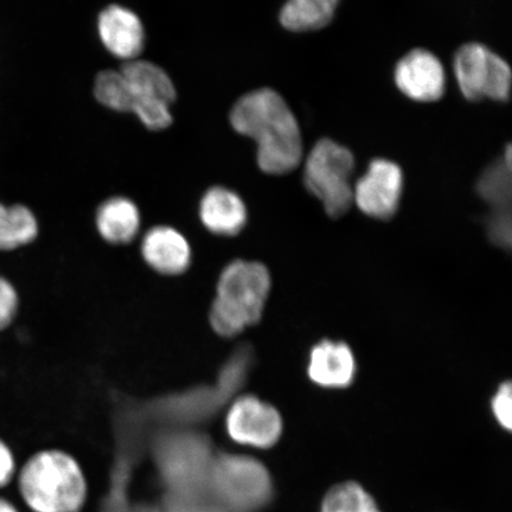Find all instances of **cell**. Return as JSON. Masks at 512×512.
Listing matches in <instances>:
<instances>
[{"mask_svg":"<svg viewBox=\"0 0 512 512\" xmlns=\"http://www.w3.org/2000/svg\"><path fill=\"white\" fill-rule=\"evenodd\" d=\"M230 124L258 144V164L270 175H286L303 160L298 121L281 96L270 88L243 95L230 112Z\"/></svg>","mask_w":512,"mask_h":512,"instance_id":"cell-1","label":"cell"},{"mask_svg":"<svg viewBox=\"0 0 512 512\" xmlns=\"http://www.w3.org/2000/svg\"><path fill=\"white\" fill-rule=\"evenodd\" d=\"M22 501L32 512H81L88 496L81 465L60 450L31 456L17 472Z\"/></svg>","mask_w":512,"mask_h":512,"instance_id":"cell-2","label":"cell"},{"mask_svg":"<svg viewBox=\"0 0 512 512\" xmlns=\"http://www.w3.org/2000/svg\"><path fill=\"white\" fill-rule=\"evenodd\" d=\"M271 274L256 261L236 260L224 268L210 309V324L222 337H233L259 323L271 291Z\"/></svg>","mask_w":512,"mask_h":512,"instance_id":"cell-3","label":"cell"},{"mask_svg":"<svg viewBox=\"0 0 512 512\" xmlns=\"http://www.w3.org/2000/svg\"><path fill=\"white\" fill-rule=\"evenodd\" d=\"M355 159L347 147L322 139L307 156L304 183L307 190L322 202L332 219L343 216L354 202L350 178Z\"/></svg>","mask_w":512,"mask_h":512,"instance_id":"cell-4","label":"cell"},{"mask_svg":"<svg viewBox=\"0 0 512 512\" xmlns=\"http://www.w3.org/2000/svg\"><path fill=\"white\" fill-rule=\"evenodd\" d=\"M214 488L235 512H255L272 501L273 482L264 464L251 457L223 454L211 471Z\"/></svg>","mask_w":512,"mask_h":512,"instance_id":"cell-5","label":"cell"},{"mask_svg":"<svg viewBox=\"0 0 512 512\" xmlns=\"http://www.w3.org/2000/svg\"><path fill=\"white\" fill-rule=\"evenodd\" d=\"M130 93L131 110L152 131L164 130L172 123L170 106L176 89L170 76L151 62L128 61L119 70Z\"/></svg>","mask_w":512,"mask_h":512,"instance_id":"cell-6","label":"cell"},{"mask_svg":"<svg viewBox=\"0 0 512 512\" xmlns=\"http://www.w3.org/2000/svg\"><path fill=\"white\" fill-rule=\"evenodd\" d=\"M460 91L467 100L507 101L510 96L509 64L479 43L465 44L454 57Z\"/></svg>","mask_w":512,"mask_h":512,"instance_id":"cell-7","label":"cell"},{"mask_svg":"<svg viewBox=\"0 0 512 512\" xmlns=\"http://www.w3.org/2000/svg\"><path fill=\"white\" fill-rule=\"evenodd\" d=\"M283 419L277 408L256 396H242L230 406L226 428L236 444L254 448L273 447L283 434Z\"/></svg>","mask_w":512,"mask_h":512,"instance_id":"cell-8","label":"cell"},{"mask_svg":"<svg viewBox=\"0 0 512 512\" xmlns=\"http://www.w3.org/2000/svg\"><path fill=\"white\" fill-rule=\"evenodd\" d=\"M403 189L402 170L386 159H375L367 174L354 188V202L358 209L376 220L393 219L400 206Z\"/></svg>","mask_w":512,"mask_h":512,"instance_id":"cell-9","label":"cell"},{"mask_svg":"<svg viewBox=\"0 0 512 512\" xmlns=\"http://www.w3.org/2000/svg\"><path fill=\"white\" fill-rule=\"evenodd\" d=\"M394 76L400 91L415 101H437L445 93L443 64L430 51L412 50L398 63Z\"/></svg>","mask_w":512,"mask_h":512,"instance_id":"cell-10","label":"cell"},{"mask_svg":"<svg viewBox=\"0 0 512 512\" xmlns=\"http://www.w3.org/2000/svg\"><path fill=\"white\" fill-rule=\"evenodd\" d=\"M98 31L105 48L120 60H137L144 50V25L133 11L123 6L111 5L102 11Z\"/></svg>","mask_w":512,"mask_h":512,"instance_id":"cell-11","label":"cell"},{"mask_svg":"<svg viewBox=\"0 0 512 512\" xmlns=\"http://www.w3.org/2000/svg\"><path fill=\"white\" fill-rule=\"evenodd\" d=\"M357 366L354 352L343 342H319L310 351L307 375L319 387L343 389L351 386Z\"/></svg>","mask_w":512,"mask_h":512,"instance_id":"cell-12","label":"cell"},{"mask_svg":"<svg viewBox=\"0 0 512 512\" xmlns=\"http://www.w3.org/2000/svg\"><path fill=\"white\" fill-rule=\"evenodd\" d=\"M142 252L153 270L166 275L183 273L190 265L191 248L187 239L171 227H156L145 235Z\"/></svg>","mask_w":512,"mask_h":512,"instance_id":"cell-13","label":"cell"},{"mask_svg":"<svg viewBox=\"0 0 512 512\" xmlns=\"http://www.w3.org/2000/svg\"><path fill=\"white\" fill-rule=\"evenodd\" d=\"M201 220L210 232L222 236L239 234L247 223V208L234 191L215 187L203 196Z\"/></svg>","mask_w":512,"mask_h":512,"instance_id":"cell-14","label":"cell"},{"mask_svg":"<svg viewBox=\"0 0 512 512\" xmlns=\"http://www.w3.org/2000/svg\"><path fill=\"white\" fill-rule=\"evenodd\" d=\"M96 227L106 241L114 245L130 242L140 228L139 210L124 197H113L102 203L96 213Z\"/></svg>","mask_w":512,"mask_h":512,"instance_id":"cell-15","label":"cell"},{"mask_svg":"<svg viewBox=\"0 0 512 512\" xmlns=\"http://www.w3.org/2000/svg\"><path fill=\"white\" fill-rule=\"evenodd\" d=\"M339 0H288L280 11L287 30L309 32L323 29L334 19Z\"/></svg>","mask_w":512,"mask_h":512,"instance_id":"cell-16","label":"cell"},{"mask_svg":"<svg viewBox=\"0 0 512 512\" xmlns=\"http://www.w3.org/2000/svg\"><path fill=\"white\" fill-rule=\"evenodd\" d=\"M477 192L489 204L490 214L510 213L511 200V147L502 160L490 166L478 179Z\"/></svg>","mask_w":512,"mask_h":512,"instance_id":"cell-17","label":"cell"},{"mask_svg":"<svg viewBox=\"0 0 512 512\" xmlns=\"http://www.w3.org/2000/svg\"><path fill=\"white\" fill-rule=\"evenodd\" d=\"M37 233L36 217L27 207L0 204V251L28 245Z\"/></svg>","mask_w":512,"mask_h":512,"instance_id":"cell-18","label":"cell"},{"mask_svg":"<svg viewBox=\"0 0 512 512\" xmlns=\"http://www.w3.org/2000/svg\"><path fill=\"white\" fill-rule=\"evenodd\" d=\"M320 512H381L374 498L355 482L337 484L323 499Z\"/></svg>","mask_w":512,"mask_h":512,"instance_id":"cell-19","label":"cell"},{"mask_svg":"<svg viewBox=\"0 0 512 512\" xmlns=\"http://www.w3.org/2000/svg\"><path fill=\"white\" fill-rule=\"evenodd\" d=\"M94 94L96 100L110 110L130 112V93L120 72L105 70L95 79Z\"/></svg>","mask_w":512,"mask_h":512,"instance_id":"cell-20","label":"cell"},{"mask_svg":"<svg viewBox=\"0 0 512 512\" xmlns=\"http://www.w3.org/2000/svg\"><path fill=\"white\" fill-rule=\"evenodd\" d=\"M485 226L490 241L496 247L509 251L511 247V213L490 214Z\"/></svg>","mask_w":512,"mask_h":512,"instance_id":"cell-21","label":"cell"},{"mask_svg":"<svg viewBox=\"0 0 512 512\" xmlns=\"http://www.w3.org/2000/svg\"><path fill=\"white\" fill-rule=\"evenodd\" d=\"M511 383L504 382L497 389L494 398L491 401L492 413H494L495 419L499 426L504 430L511 431L512 426V415H511Z\"/></svg>","mask_w":512,"mask_h":512,"instance_id":"cell-22","label":"cell"},{"mask_svg":"<svg viewBox=\"0 0 512 512\" xmlns=\"http://www.w3.org/2000/svg\"><path fill=\"white\" fill-rule=\"evenodd\" d=\"M18 306L15 288L8 281L0 278V330L8 326L14 319Z\"/></svg>","mask_w":512,"mask_h":512,"instance_id":"cell-23","label":"cell"},{"mask_svg":"<svg viewBox=\"0 0 512 512\" xmlns=\"http://www.w3.org/2000/svg\"><path fill=\"white\" fill-rule=\"evenodd\" d=\"M17 463L10 446L0 439V489L6 488L17 476Z\"/></svg>","mask_w":512,"mask_h":512,"instance_id":"cell-24","label":"cell"},{"mask_svg":"<svg viewBox=\"0 0 512 512\" xmlns=\"http://www.w3.org/2000/svg\"><path fill=\"white\" fill-rule=\"evenodd\" d=\"M0 512H21L18 510L14 502L10 499L0 496Z\"/></svg>","mask_w":512,"mask_h":512,"instance_id":"cell-25","label":"cell"}]
</instances>
